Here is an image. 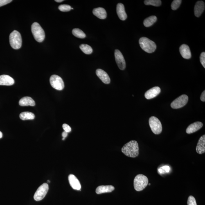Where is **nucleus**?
<instances>
[{
    "label": "nucleus",
    "instance_id": "f257e3e1",
    "mask_svg": "<svg viewBox=\"0 0 205 205\" xmlns=\"http://www.w3.org/2000/svg\"><path fill=\"white\" fill-rule=\"evenodd\" d=\"M122 152L126 156L135 158L139 155V148L138 142L134 140L130 141L122 147Z\"/></svg>",
    "mask_w": 205,
    "mask_h": 205
},
{
    "label": "nucleus",
    "instance_id": "f03ea898",
    "mask_svg": "<svg viewBox=\"0 0 205 205\" xmlns=\"http://www.w3.org/2000/svg\"><path fill=\"white\" fill-rule=\"evenodd\" d=\"M139 44L142 49L147 53H153L156 49V46L155 43L147 38H141L139 39Z\"/></svg>",
    "mask_w": 205,
    "mask_h": 205
},
{
    "label": "nucleus",
    "instance_id": "7ed1b4c3",
    "mask_svg": "<svg viewBox=\"0 0 205 205\" xmlns=\"http://www.w3.org/2000/svg\"><path fill=\"white\" fill-rule=\"evenodd\" d=\"M149 180L146 176L140 174L137 175L134 180L135 190L140 192L143 190L148 184Z\"/></svg>",
    "mask_w": 205,
    "mask_h": 205
},
{
    "label": "nucleus",
    "instance_id": "20e7f679",
    "mask_svg": "<svg viewBox=\"0 0 205 205\" xmlns=\"http://www.w3.org/2000/svg\"><path fill=\"white\" fill-rule=\"evenodd\" d=\"M9 41L10 46L14 49L18 50L22 46V37L17 30H14L10 34Z\"/></svg>",
    "mask_w": 205,
    "mask_h": 205
},
{
    "label": "nucleus",
    "instance_id": "39448f33",
    "mask_svg": "<svg viewBox=\"0 0 205 205\" xmlns=\"http://www.w3.org/2000/svg\"><path fill=\"white\" fill-rule=\"evenodd\" d=\"M31 31L34 39L37 42H42L44 40L45 33L44 29L38 23H34L31 26Z\"/></svg>",
    "mask_w": 205,
    "mask_h": 205
},
{
    "label": "nucleus",
    "instance_id": "423d86ee",
    "mask_svg": "<svg viewBox=\"0 0 205 205\" xmlns=\"http://www.w3.org/2000/svg\"><path fill=\"white\" fill-rule=\"evenodd\" d=\"M149 124L153 133L155 134H160L162 131L161 122L157 118L152 116L149 118Z\"/></svg>",
    "mask_w": 205,
    "mask_h": 205
},
{
    "label": "nucleus",
    "instance_id": "0eeeda50",
    "mask_svg": "<svg viewBox=\"0 0 205 205\" xmlns=\"http://www.w3.org/2000/svg\"><path fill=\"white\" fill-rule=\"evenodd\" d=\"M50 83L52 87L58 91H62L64 89L63 80L60 77L57 75H52L50 78Z\"/></svg>",
    "mask_w": 205,
    "mask_h": 205
},
{
    "label": "nucleus",
    "instance_id": "6e6552de",
    "mask_svg": "<svg viewBox=\"0 0 205 205\" xmlns=\"http://www.w3.org/2000/svg\"><path fill=\"white\" fill-rule=\"evenodd\" d=\"M49 190V186L47 183H44L37 189L34 195L36 201H40L44 198Z\"/></svg>",
    "mask_w": 205,
    "mask_h": 205
},
{
    "label": "nucleus",
    "instance_id": "1a4fd4ad",
    "mask_svg": "<svg viewBox=\"0 0 205 205\" xmlns=\"http://www.w3.org/2000/svg\"><path fill=\"white\" fill-rule=\"evenodd\" d=\"M188 100L187 95L183 94L176 99L171 104L172 108L177 109L182 108L186 105Z\"/></svg>",
    "mask_w": 205,
    "mask_h": 205
},
{
    "label": "nucleus",
    "instance_id": "9d476101",
    "mask_svg": "<svg viewBox=\"0 0 205 205\" xmlns=\"http://www.w3.org/2000/svg\"><path fill=\"white\" fill-rule=\"evenodd\" d=\"M115 60L120 70H124L126 67V63L123 55L119 50H116L114 53Z\"/></svg>",
    "mask_w": 205,
    "mask_h": 205
},
{
    "label": "nucleus",
    "instance_id": "9b49d317",
    "mask_svg": "<svg viewBox=\"0 0 205 205\" xmlns=\"http://www.w3.org/2000/svg\"><path fill=\"white\" fill-rule=\"evenodd\" d=\"M160 92V88L156 86L147 91L145 93V97L147 100L151 99L157 96Z\"/></svg>",
    "mask_w": 205,
    "mask_h": 205
},
{
    "label": "nucleus",
    "instance_id": "f8f14e48",
    "mask_svg": "<svg viewBox=\"0 0 205 205\" xmlns=\"http://www.w3.org/2000/svg\"><path fill=\"white\" fill-rule=\"evenodd\" d=\"M68 181L70 185L73 189L77 190H81V183L76 176L73 174H70L68 176Z\"/></svg>",
    "mask_w": 205,
    "mask_h": 205
},
{
    "label": "nucleus",
    "instance_id": "ddd939ff",
    "mask_svg": "<svg viewBox=\"0 0 205 205\" xmlns=\"http://www.w3.org/2000/svg\"><path fill=\"white\" fill-rule=\"evenodd\" d=\"M96 73L97 76L104 83L109 84L110 83L111 80L107 72L103 70L98 69L96 70Z\"/></svg>",
    "mask_w": 205,
    "mask_h": 205
},
{
    "label": "nucleus",
    "instance_id": "4468645a",
    "mask_svg": "<svg viewBox=\"0 0 205 205\" xmlns=\"http://www.w3.org/2000/svg\"><path fill=\"white\" fill-rule=\"evenodd\" d=\"M202 123L201 122H197L192 124L186 129V133L188 134H193L197 132L203 127Z\"/></svg>",
    "mask_w": 205,
    "mask_h": 205
},
{
    "label": "nucleus",
    "instance_id": "2eb2a0df",
    "mask_svg": "<svg viewBox=\"0 0 205 205\" xmlns=\"http://www.w3.org/2000/svg\"><path fill=\"white\" fill-rule=\"evenodd\" d=\"M179 51L181 56L185 59H190L191 58L192 54L189 47L187 45H181L179 48Z\"/></svg>",
    "mask_w": 205,
    "mask_h": 205
},
{
    "label": "nucleus",
    "instance_id": "dca6fc26",
    "mask_svg": "<svg viewBox=\"0 0 205 205\" xmlns=\"http://www.w3.org/2000/svg\"><path fill=\"white\" fill-rule=\"evenodd\" d=\"M205 9V3L202 1H198L196 3L194 8V13L196 17H199Z\"/></svg>",
    "mask_w": 205,
    "mask_h": 205
},
{
    "label": "nucleus",
    "instance_id": "f3484780",
    "mask_svg": "<svg viewBox=\"0 0 205 205\" xmlns=\"http://www.w3.org/2000/svg\"><path fill=\"white\" fill-rule=\"evenodd\" d=\"M117 13L120 19L124 21L127 18V16L125 10L124 6L122 3H118L117 5Z\"/></svg>",
    "mask_w": 205,
    "mask_h": 205
},
{
    "label": "nucleus",
    "instance_id": "a211bd4d",
    "mask_svg": "<svg viewBox=\"0 0 205 205\" xmlns=\"http://www.w3.org/2000/svg\"><path fill=\"white\" fill-rule=\"evenodd\" d=\"M15 83L14 79L8 75L0 76V85L12 86Z\"/></svg>",
    "mask_w": 205,
    "mask_h": 205
},
{
    "label": "nucleus",
    "instance_id": "6ab92c4d",
    "mask_svg": "<svg viewBox=\"0 0 205 205\" xmlns=\"http://www.w3.org/2000/svg\"><path fill=\"white\" fill-rule=\"evenodd\" d=\"M196 151L197 154H201L205 152V135H203L199 138L196 147Z\"/></svg>",
    "mask_w": 205,
    "mask_h": 205
},
{
    "label": "nucleus",
    "instance_id": "aec40b11",
    "mask_svg": "<svg viewBox=\"0 0 205 205\" xmlns=\"http://www.w3.org/2000/svg\"><path fill=\"white\" fill-rule=\"evenodd\" d=\"M93 15L100 19H105L107 17V12L103 8H94L93 10Z\"/></svg>",
    "mask_w": 205,
    "mask_h": 205
},
{
    "label": "nucleus",
    "instance_id": "412c9836",
    "mask_svg": "<svg viewBox=\"0 0 205 205\" xmlns=\"http://www.w3.org/2000/svg\"><path fill=\"white\" fill-rule=\"evenodd\" d=\"M19 105L21 106H34L35 105V102L32 98L29 97H25L21 99L19 102Z\"/></svg>",
    "mask_w": 205,
    "mask_h": 205
},
{
    "label": "nucleus",
    "instance_id": "4be33fe9",
    "mask_svg": "<svg viewBox=\"0 0 205 205\" xmlns=\"http://www.w3.org/2000/svg\"><path fill=\"white\" fill-rule=\"evenodd\" d=\"M114 187L112 186H101L98 187L96 189V193L100 194L106 193H110L114 190Z\"/></svg>",
    "mask_w": 205,
    "mask_h": 205
},
{
    "label": "nucleus",
    "instance_id": "5701e85b",
    "mask_svg": "<svg viewBox=\"0 0 205 205\" xmlns=\"http://www.w3.org/2000/svg\"><path fill=\"white\" fill-rule=\"evenodd\" d=\"M19 118L21 120H33L35 118V116L33 113L29 112H24L20 114Z\"/></svg>",
    "mask_w": 205,
    "mask_h": 205
},
{
    "label": "nucleus",
    "instance_id": "b1692460",
    "mask_svg": "<svg viewBox=\"0 0 205 205\" xmlns=\"http://www.w3.org/2000/svg\"><path fill=\"white\" fill-rule=\"evenodd\" d=\"M157 18L155 16H152L145 19L144 21V25L145 27H150L156 22Z\"/></svg>",
    "mask_w": 205,
    "mask_h": 205
},
{
    "label": "nucleus",
    "instance_id": "393cba45",
    "mask_svg": "<svg viewBox=\"0 0 205 205\" xmlns=\"http://www.w3.org/2000/svg\"><path fill=\"white\" fill-rule=\"evenodd\" d=\"M72 34L75 37L80 39L85 38L86 35L85 33L79 29H74L72 30Z\"/></svg>",
    "mask_w": 205,
    "mask_h": 205
},
{
    "label": "nucleus",
    "instance_id": "a878e982",
    "mask_svg": "<svg viewBox=\"0 0 205 205\" xmlns=\"http://www.w3.org/2000/svg\"><path fill=\"white\" fill-rule=\"evenodd\" d=\"M80 49L86 55H90L92 53L93 50L91 46L87 44H81L80 46Z\"/></svg>",
    "mask_w": 205,
    "mask_h": 205
},
{
    "label": "nucleus",
    "instance_id": "bb28decb",
    "mask_svg": "<svg viewBox=\"0 0 205 205\" xmlns=\"http://www.w3.org/2000/svg\"><path fill=\"white\" fill-rule=\"evenodd\" d=\"M145 5H150L155 7L160 6L161 4V1L160 0H145L144 1Z\"/></svg>",
    "mask_w": 205,
    "mask_h": 205
},
{
    "label": "nucleus",
    "instance_id": "cd10ccee",
    "mask_svg": "<svg viewBox=\"0 0 205 205\" xmlns=\"http://www.w3.org/2000/svg\"><path fill=\"white\" fill-rule=\"evenodd\" d=\"M181 2L182 1L181 0H174L171 5L172 9L175 10L178 8L179 6H180Z\"/></svg>",
    "mask_w": 205,
    "mask_h": 205
},
{
    "label": "nucleus",
    "instance_id": "c85d7f7f",
    "mask_svg": "<svg viewBox=\"0 0 205 205\" xmlns=\"http://www.w3.org/2000/svg\"><path fill=\"white\" fill-rule=\"evenodd\" d=\"M59 9L61 12H69L71 10V7L70 5L66 4H63L59 5Z\"/></svg>",
    "mask_w": 205,
    "mask_h": 205
},
{
    "label": "nucleus",
    "instance_id": "c756f323",
    "mask_svg": "<svg viewBox=\"0 0 205 205\" xmlns=\"http://www.w3.org/2000/svg\"><path fill=\"white\" fill-rule=\"evenodd\" d=\"M170 170V167L168 166H165L158 169V172L160 174L168 173Z\"/></svg>",
    "mask_w": 205,
    "mask_h": 205
},
{
    "label": "nucleus",
    "instance_id": "7c9ffc66",
    "mask_svg": "<svg viewBox=\"0 0 205 205\" xmlns=\"http://www.w3.org/2000/svg\"><path fill=\"white\" fill-rule=\"evenodd\" d=\"M188 205H197L195 198L193 196H190L188 198Z\"/></svg>",
    "mask_w": 205,
    "mask_h": 205
},
{
    "label": "nucleus",
    "instance_id": "2f4dec72",
    "mask_svg": "<svg viewBox=\"0 0 205 205\" xmlns=\"http://www.w3.org/2000/svg\"><path fill=\"white\" fill-rule=\"evenodd\" d=\"M200 60L201 64L203 67L205 68V53L202 52L200 56Z\"/></svg>",
    "mask_w": 205,
    "mask_h": 205
},
{
    "label": "nucleus",
    "instance_id": "473e14b6",
    "mask_svg": "<svg viewBox=\"0 0 205 205\" xmlns=\"http://www.w3.org/2000/svg\"><path fill=\"white\" fill-rule=\"evenodd\" d=\"M63 129H64V131H65L66 132L69 133L71 132V127L69 126L66 124H64L62 125Z\"/></svg>",
    "mask_w": 205,
    "mask_h": 205
},
{
    "label": "nucleus",
    "instance_id": "72a5a7b5",
    "mask_svg": "<svg viewBox=\"0 0 205 205\" xmlns=\"http://www.w3.org/2000/svg\"><path fill=\"white\" fill-rule=\"evenodd\" d=\"M12 0H0V7L12 2Z\"/></svg>",
    "mask_w": 205,
    "mask_h": 205
},
{
    "label": "nucleus",
    "instance_id": "f704fd0d",
    "mask_svg": "<svg viewBox=\"0 0 205 205\" xmlns=\"http://www.w3.org/2000/svg\"><path fill=\"white\" fill-rule=\"evenodd\" d=\"M200 99L202 102H205V91L203 92L200 97Z\"/></svg>",
    "mask_w": 205,
    "mask_h": 205
},
{
    "label": "nucleus",
    "instance_id": "c9c22d12",
    "mask_svg": "<svg viewBox=\"0 0 205 205\" xmlns=\"http://www.w3.org/2000/svg\"><path fill=\"white\" fill-rule=\"evenodd\" d=\"M68 135V133L66 132L65 131H64L62 134V136L63 138H65Z\"/></svg>",
    "mask_w": 205,
    "mask_h": 205
},
{
    "label": "nucleus",
    "instance_id": "e433bc0d",
    "mask_svg": "<svg viewBox=\"0 0 205 205\" xmlns=\"http://www.w3.org/2000/svg\"><path fill=\"white\" fill-rule=\"evenodd\" d=\"M55 1L57 3H61L64 1L63 0H55Z\"/></svg>",
    "mask_w": 205,
    "mask_h": 205
},
{
    "label": "nucleus",
    "instance_id": "4c0bfd02",
    "mask_svg": "<svg viewBox=\"0 0 205 205\" xmlns=\"http://www.w3.org/2000/svg\"><path fill=\"white\" fill-rule=\"evenodd\" d=\"M3 136V133L0 131V139L2 138Z\"/></svg>",
    "mask_w": 205,
    "mask_h": 205
},
{
    "label": "nucleus",
    "instance_id": "58836bf2",
    "mask_svg": "<svg viewBox=\"0 0 205 205\" xmlns=\"http://www.w3.org/2000/svg\"><path fill=\"white\" fill-rule=\"evenodd\" d=\"M48 182L50 183V181L49 180L48 181Z\"/></svg>",
    "mask_w": 205,
    "mask_h": 205
},
{
    "label": "nucleus",
    "instance_id": "ea45409f",
    "mask_svg": "<svg viewBox=\"0 0 205 205\" xmlns=\"http://www.w3.org/2000/svg\"><path fill=\"white\" fill-rule=\"evenodd\" d=\"M150 185H151L150 183H149V186H150Z\"/></svg>",
    "mask_w": 205,
    "mask_h": 205
},
{
    "label": "nucleus",
    "instance_id": "a19ab883",
    "mask_svg": "<svg viewBox=\"0 0 205 205\" xmlns=\"http://www.w3.org/2000/svg\"><path fill=\"white\" fill-rule=\"evenodd\" d=\"M64 139H65V138H63L62 140H64Z\"/></svg>",
    "mask_w": 205,
    "mask_h": 205
},
{
    "label": "nucleus",
    "instance_id": "79ce46f5",
    "mask_svg": "<svg viewBox=\"0 0 205 205\" xmlns=\"http://www.w3.org/2000/svg\"><path fill=\"white\" fill-rule=\"evenodd\" d=\"M71 9H72V10H73V8H71Z\"/></svg>",
    "mask_w": 205,
    "mask_h": 205
}]
</instances>
